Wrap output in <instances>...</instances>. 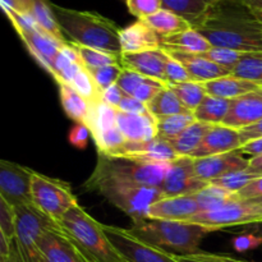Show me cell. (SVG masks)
Instances as JSON below:
<instances>
[{
	"label": "cell",
	"mask_w": 262,
	"mask_h": 262,
	"mask_svg": "<svg viewBox=\"0 0 262 262\" xmlns=\"http://www.w3.org/2000/svg\"><path fill=\"white\" fill-rule=\"evenodd\" d=\"M192 28L211 46L241 53L262 51V23L243 0H217Z\"/></svg>",
	"instance_id": "6da1fadb"
},
{
	"label": "cell",
	"mask_w": 262,
	"mask_h": 262,
	"mask_svg": "<svg viewBox=\"0 0 262 262\" xmlns=\"http://www.w3.org/2000/svg\"><path fill=\"white\" fill-rule=\"evenodd\" d=\"M171 164V163H170ZM169 163H145L135 159L107 156L99 154L97 164L90 178L84 182L83 189L99 192L109 186H147L160 188Z\"/></svg>",
	"instance_id": "7a4b0ae2"
},
{
	"label": "cell",
	"mask_w": 262,
	"mask_h": 262,
	"mask_svg": "<svg viewBox=\"0 0 262 262\" xmlns=\"http://www.w3.org/2000/svg\"><path fill=\"white\" fill-rule=\"evenodd\" d=\"M51 8L61 31L72 42L122 56V28L112 19L96 12L69 9L54 3Z\"/></svg>",
	"instance_id": "3957f363"
},
{
	"label": "cell",
	"mask_w": 262,
	"mask_h": 262,
	"mask_svg": "<svg viewBox=\"0 0 262 262\" xmlns=\"http://www.w3.org/2000/svg\"><path fill=\"white\" fill-rule=\"evenodd\" d=\"M130 232L140 239L174 255H192L199 252L202 239L211 229L189 222L143 219L132 222Z\"/></svg>",
	"instance_id": "277c9868"
},
{
	"label": "cell",
	"mask_w": 262,
	"mask_h": 262,
	"mask_svg": "<svg viewBox=\"0 0 262 262\" xmlns=\"http://www.w3.org/2000/svg\"><path fill=\"white\" fill-rule=\"evenodd\" d=\"M58 224L89 262L124 260L107 239L102 224L95 220L78 204L68 210Z\"/></svg>",
	"instance_id": "5b68a950"
},
{
	"label": "cell",
	"mask_w": 262,
	"mask_h": 262,
	"mask_svg": "<svg viewBox=\"0 0 262 262\" xmlns=\"http://www.w3.org/2000/svg\"><path fill=\"white\" fill-rule=\"evenodd\" d=\"M17 230L15 245L25 262H45L38 247V238L45 230L59 229L60 225L43 214L35 205L17 207Z\"/></svg>",
	"instance_id": "8992f818"
},
{
	"label": "cell",
	"mask_w": 262,
	"mask_h": 262,
	"mask_svg": "<svg viewBox=\"0 0 262 262\" xmlns=\"http://www.w3.org/2000/svg\"><path fill=\"white\" fill-rule=\"evenodd\" d=\"M32 201L40 211L56 223L68 210L78 204L72 187L67 182L36 171L32 177Z\"/></svg>",
	"instance_id": "52a82bcc"
},
{
	"label": "cell",
	"mask_w": 262,
	"mask_h": 262,
	"mask_svg": "<svg viewBox=\"0 0 262 262\" xmlns=\"http://www.w3.org/2000/svg\"><path fill=\"white\" fill-rule=\"evenodd\" d=\"M113 206L122 210L132 222L148 219V209L164 197L158 187L147 186H109L97 192Z\"/></svg>",
	"instance_id": "ba28073f"
},
{
	"label": "cell",
	"mask_w": 262,
	"mask_h": 262,
	"mask_svg": "<svg viewBox=\"0 0 262 262\" xmlns=\"http://www.w3.org/2000/svg\"><path fill=\"white\" fill-rule=\"evenodd\" d=\"M189 223L206 227L212 232L241 225L248 227L262 223V206L252 200H239L212 211L200 212Z\"/></svg>",
	"instance_id": "9c48e42d"
},
{
	"label": "cell",
	"mask_w": 262,
	"mask_h": 262,
	"mask_svg": "<svg viewBox=\"0 0 262 262\" xmlns=\"http://www.w3.org/2000/svg\"><path fill=\"white\" fill-rule=\"evenodd\" d=\"M104 232L117 252L128 262H179L174 253L136 237L129 229L105 225Z\"/></svg>",
	"instance_id": "30bf717a"
},
{
	"label": "cell",
	"mask_w": 262,
	"mask_h": 262,
	"mask_svg": "<svg viewBox=\"0 0 262 262\" xmlns=\"http://www.w3.org/2000/svg\"><path fill=\"white\" fill-rule=\"evenodd\" d=\"M33 173L27 166L7 160L0 161V199L14 209L33 205Z\"/></svg>",
	"instance_id": "8fae6325"
},
{
	"label": "cell",
	"mask_w": 262,
	"mask_h": 262,
	"mask_svg": "<svg viewBox=\"0 0 262 262\" xmlns=\"http://www.w3.org/2000/svg\"><path fill=\"white\" fill-rule=\"evenodd\" d=\"M209 184L196 176L193 158L179 156L170 164V169L166 173L160 189L164 197L188 196L199 193Z\"/></svg>",
	"instance_id": "7c38bea8"
},
{
	"label": "cell",
	"mask_w": 262,
	"mask_h": 262,
	"mask_svg": "<svg viewBox=\"0 0 262 262\" xmlns=\"http://www.w3.org/2000/svg\"><path fill=\"white\" fill-rule=\"evenodd\" d=\"M107 156L135 159L145 163H173L179 158L168 140L156 137L146 142H127Z\"/></svg>",
	"instance_id": "4fadbf2b"
},
{
	"label": "cell",
	"mask_w": 262,
	"mask_h": 262,
	"mask_svg": "<svg viewBox=\"0 0 262 262\" xmlns=\"http://www.w3.org/2000/svg\"><path fill=\"white\" fill-rule=\"evenodd\" d=\"M248 165H250V159L246 158L241 150L209 156V158L194 159L196 176L207 183H211L215 179L232 171L245 170Z\"/></svg>",
	"instance_id": "5bb4252c"
},
{
	"label": "cell",
	"mask_w": 262,
	"mask_h": 262,
	"mask_svg": "<svg viewBox=\"0 0 262 262\" xmlns=\"http://www.w3.org/2000/svg\"><path fill=\"white\" fill-rule=\"evenodd\" d=\"M45 262H89L71 238L59 229H48L38 238Z\"/></svg>",
	"instance_id": "9a60e30c"
},
{
	"label": "cell",
	"mask_w": 262,
	"mask_h": 262,
	"mask_svg": "<svg viewBox=\"0 0 262 262\" xmlns=\"http://www.w3.org/2000/svg\"><path fill=\"white\" fill-rule=\"evenodd\" d=\"M201 212L194 194L163 197L148 209V219L169 222H189Z\"/></svg>",
	"instance_id": "2e32d148"
},
{
	"label": "cell",
	"mask_w": 262,
	"mask_h": 262,
	"mask_svg": "<svg viewBox=\"0 0 262 262\" xmlns=\"http://www.w3.org/2000/svg\"><path fill=\"white\" fill-rule=\"evenodd\" d=\"M242 147L239 130L224 124L212 125L191 158L201 159L232 152Z\"/></svg>",
	"instance_id": "e0dca14e"
},
{
	"label": "cell",
	"mask_w": 262,
	"mask_h": 262,
	"mask_svg": "<svg viewBox=\"0 0 262 262\" xmlns=\"http://www.w3.org/2000/svg\"><path fill=\"white\" fill-rule=\"evenodd\" d=\"M262 119V92H250L230 100V107L223 124L234 129H243Z\"/></svg>",
	"instance_id": "ac0fdd59"
},
{
	"label": "cell",
	"mask_w": 262,
	"mask_h": 262,
	"mask_svg": "<svg viewBox=\"0 0 262 262\" xmlns=\"http://www.w3.org/2000/svg\"><path fill=\"white\" fill-rule=\"evenodd\" d=\"M17 33L19 35L20 40L23 41V43L27 48L28 53L32 55V58L40 64V67H42L46 72H49L51 76L54 59L56 58L60 49L66 43H61L56 41L55 38L50 37L41 28L19 31Z\"/></svg>",
	"instance_id": "d6986e66"
},
{
	"label": "cell",
	"mask_w": 262,
	"mask_h": 262,
	"mask_svg": "<svg viewBox=\"0 0 262 262\" xmlns=\"http://www.w3.org/2000/svg\"><path fill=\"white\" fill-rule=\"evenodd\" d=\"M166 58H168V54L164 49H156V50L140 51V53L122 54L120 63L123 68L130 69L142 76L159 79L166 83Z\"/></svg>",
	"instance_id": "ffe728a7"
},
{
	"label": "cell",
	"mask_w": 262,
	"mask_h": 262,
	"mask_svg": "<svg viewBox=\"0 0 262 262\" xmlns=\"http://www.w3.org/2000/svg\"><path fill=\"white\" fill-rule=\"evenodd\" d=\"M165 51L171 58L178 60L186 68V71L191 76L192 81L194 82L205 83V82L214 81V79L232 74L230 69H227L224 67H220L217 64L212 63L211 60L202 56V54H187L173 50Z\"/></svg>",
	"instance_id": "44dd1931"
},
{
	"label": "cell",
	"mask_w": 262,
	"mask_h": 262,
	"mask_svg": "<svg viewBox=\"0 0 262 262\" xmlns=\"http://www.w3.org/2000/svg\"><path fill=\"white\" fill-rule=\"evenodd\" d=\"M117 124L129 142H146L158 137V119L151 113L129 114L118 110Z\"/></svg>",
	"instance_id": "7402d4cb"
},
{
	"label": "cell",
	"mask_w": 262,
	"mask_h": 262,
	"mask_svg": "<svg viewBox=\"0 0 262 262\" xmlns=\"http://www.w3.org/2000/svg\"><path fill=\"white\" fill-rule=\"evenodd\" d=\"M122 54L161 49L160 36L146 22L138 19L120 31Z\"/></svg>",
	"instance_id": "603a6c76"
},
{
	"label": "cell",
	"mask_w": 262,
	"mask_h": 262,
	"mask_svg": "<svg viewBox=\"0 0 262 262\" xmlns=\"http://www.w3.org/2000/svg\"><path fill=\"white\" fill-rule=\"evenodd\" d=\"M161 49L164 50L181 51L187 54H204L212 48L211 43L194 28L174 33L169 36H160Z\"/></svg>",
	"instance_id": "cb8c5ba5"
},
{
	"label": "cell",
	"mask_w": 262,
	"mask_h": 262,
	"mask_svg": "<svg viewBox=\"0 0 262 262\" xmlns=\"http://www.w3.org/2000/svg\"><path fill=\"white\" fill-rule=\"evenodd\" d=\"M202 84H204L207 95L222 97V99L227 100H234L237 97L243 96V95L250 94V92L253 91H258L261 89L258 84L246 81V79L235 77L233 74L214 79V81L205 82Z\"/></svg>",
	"instance_id": "d4e9b609"
},
{
	"label": "cell",
	"mask_w": 262,
	"mask_h": 262,
	"mask_svg": "<svg viewBox=\"0 0 262 262\" xmlns=\"http://www.w3.org/2000/svg\"><path fill=\"white\" fill-rule=\"evenodd\" d=\"M59 94H60L61 106L66 114L77 122V124H83L86 127L94 102L84 99L76 90L66 83H59Z\"/></svg>",
	"instance_id": "484cf974"
},
{
	"label": "cell",
	"mask_w": 262,
	"mask_h": 262,
	"mask_svg": "<svg viewBox=\"0 0 262 262\" xmlns=\"http://www.w3.org/2000/svg\"><path fill=\"white\" fill-rule=\"evenodd\" d=\"M31 15L35 18L38 27L43 32L48 33L50 37L55 38L56 41L61 43L68 42V40H66V36H64L58 20H56L53 8H51V3L49 0H33Z\"/></svg>",
	"instance_id": "4316f807"
},
{
	"label": "cell",
	"mask_w": 262,
	"mask_h": 262,
	"mask_svg": "<svg viewBox=\"0 0 262 262\" xmlns=\"http://www.w3.org/2000/svg\"><path fill=\"white\" fill-rule=\"evenodd\" d=\"M142 20L147 23L159 36L174 35V33L183 32L192 28V26L184 18L164 8Z\"/></svg>",
	"instance_id": "83f0119b"
},
{
	"label": "cell",
	"mask_w": 262,
	"mask_h": 262,
	"mask_svg": "<svg viewBox=\"0 0 262 262\" xmlns=\"http://www.w3.org/2000/svg\"><path fill=\"white\" fill-rule=\"evenodd\" d=\"M211 124L204 122H194L178 137L169 141L179 156H192L196 148L201 145L202 140L211 128Z\"/></svg>",
	"instance_id": "f1b7e54d"
},
{
	"label": "cell",
	"mask_w": 262,
	"mask_h": 262,
	"mask_svg": "<svg viewBox=\"0 0 262 262\" xmlns=\"http://www.w3.org/2000/svg\"><path fill=\"white\" fill-rule=\"evenodd\" d=\"M148 112L158 119V118L170 117V115L184 114V113H193L187 109L181 100L178 99L170 87L161 90L152 100L147 104Z\"/></svg>",
	"instance_id": "f546056e"
},
{
	"label": "cell",
	"mask_w": 262,
	"mask_h": 262,
	"mask_svg": "<svg viewBox=\"0 0 262 262\" xmlns=\"http://www.w3.org/2000/svg\"><path fill=\"white\" fill-rule=\"evenodd\" d=\"M229 107L230 100L207 95L204 101L200 104V106L194 110L193 114L196 117L197 122L217 125L223 124L228 112H229Z\"/></svg>",
	"instance_id": "4dcf8cb0"
},
{
	"label": "cell",
	"mask_w": 262,
	"mask_h": 262,
	"mask_svg": "<svg viewBox=\"0 0 262 262\" xmlns=\"http://www.w3.org/2000/svg\"><path fill=\"white\" fill-rule=\"evenodd\" d=\"M118 109L105 104L102 101L94 102L91 110V115L87 122L86 127L90 130L92 138L96 137L100 133L109 130L112 128L118 127L117 124Z\"/></svg>",
	"instance_id": "1f68e13d"
},
{
	"label": "cell",
	"mask_w": 262,
	"mask_h": 262,
	"mask_svg": "<svg viewBox=\"0 0 262 262\" xmlns=\"http://www.w3.org/2000/svg\"><path fill=\"white\" fill-rule=\"evenodd\" d=\"M164 9L184 18L193 27L209 10L210 3L206 0H161Z\"/></svg>",
	"instance_id": "d6a6232c"
},
{
	"label": "cell",
	"mask_w": 262,
	"mask_h": 262,
	"mask_svg": "<svg viewBox=\"0 0 262 262\" xmlns=\"http://www.w3.org/2000/svg\"><path fill=\"white\" fill-rule=\"evenodd\" d=\"M194 197L199 202L201 212L212 211V210L220 209V207L225 206L230 202L239 201L241 200L238 193H233V192L220 188V187L214 186V184H209L206 188L194 194Z\"/></svg>",
	"instance_id": "836d02e7"
},
{
	"label": "cell",
	"mask_w": 262,
	"mask_h": 262,
	"mask_svg": "<svg viewBox=\"0 0 262 262\" xmlns=\"http://www.w3.org/2000/svg\"><path fill=\"white\" fill-rule=\"evenodd\" d=\"M232 74L262 87V51L242 53Z\"/></svg>",
	"instance_id": "e575fe53"
},
{
	"label": "cell",
	"mask_w": 262,
	"mask_h": 262,
	"mask_svg": "<svg viewBox=\"0 0 262 262\" xmlns=\"http://www.w3.org/2000/svg\"><path fill=\"white\" fill-rule=\"evenodd\" d=\"M194 122H197V119L193 113L158 118V136L164 140L171 141L178 137Z\"/></svg>",
	"instance_id": "d590c367"
},
{
	"label": "cell",
	"mask_w": 262,
	"mask_h": 262,
	"mask_svg": "<svg viewBox=\"0 0 262 262\" xmlns=\"http://www.w3.org/2000/svg\"><path fill=\"white\" fill-rule=\"evenodd\" d=\"M173 90L174 94L178 96L182 104L191 112H194L197 107L200 106L205 97L207 96V92L205 90L204 84L200 82L188 81L183 82V83L174 84V86H169Z\"/></svg>",
	"instance_id": "8d00e7d4"
},
{
	"label": "cell",
	"mask_w": 262,
	"mask_h": 262,
	"mask_svg": "<svg viewBox=\"0 0 262 262\" xmlns=\"http://www.w3.org/2000/svg\"><path fill=\"white\" fill-rule=\"evenodd\" d=\"M72 45L74 46L79 59H81V61L87 69H96L105 66H110V64L120 63V59H122V56L114 55V54L106 53V51L97 50V49L86 48V46L78 45V43L74 42H72Z\"/></svg>",
	"instance_id": "74e56055"
},
{
	"label": "cell",
	"mask_w": 262,
	"mask_h": 262,
	"mask_svg": "<svg viewBox=\"0 0 262 262\" xmlns=\"http://www.w3.org/2000/svg\"><path fill=\"white\" fill-rule=\"evenodd\" d=\"M69 86L73 90H76L81 96H83L84 99H87L89 101H101V100H100V97H101V91H100V89L97 87V84L95 83L94 78H92L89 69L84 66H82L81 68L77 71V73L74 74L72 81L69 82Z\"/></svg>",
	"instance_id": "f35d334b"
},
{
	"label": "cell",
	"mask_w": 262,
	"mask_h": 262,
	"mask_svg": "<svg viewBox=\"0 0 262 262\" xmlns=\"http://www.w3.org/2000/svg\"><path fill=\"white\" fill-rule=\"evenodd\" d=\"M258 177L261 176L252 173L248 169H245V170L232 171V173L225 174V176L212 181L210 184H214V186L227 189V191L233 192V193H238L241 189L245 188L247 184H250L253 179L258 178Z\"/></svg>",
	"instance_id": "ab89813d"
},
{
	"label": "cell",
	"mask_w": 262,
	"mask_h": 262,
	"mask_svg": "<svg viewBox=\"0 0 262 262\" xmlns=\"http://www.w3.org/2000/svg\"><path fill=\"white\" fill-rule=\"evenodd\" d=\"M122 71L123 66L120 63L110 64V66H105L96 69H89L92 78H94L95 83L97 84V87H99L101 92L104 91V90H106L107 87L117 83Z\"/></svg>",
	"instance_id": "60d3db41"
},
{
	"label": "cell",
	"mask_w": 262,
	"mask_h": 262,
	"mask_svg": "<svg viewBox=\"0 0 262 262\" xmlns=\"http://www.w3.org/2000/svg\"><path fill=\"white\" fill-rule=\"evenodd\" d=\"M241 55H242L241 51L225 48H216V46H212L209 51L202 54V56L211 60L212 63L217 64L220 67H224L227 69H230V71H233V68L237 66Z\"/></svg>",
	"instance_id": "b9f144b4"
},
{
	"label": "cell",
	"mask_w": 262,
	"mask_h": 262,
	"mask_svg": "<svg viewBox=\"0 0 262 262\" xmlns=\"http://www.w3.org/2000/svg\"><path fill=\"white\" fill-rule=\"evenodd\" d=\"M17 230V214L15 209L7 201L0 199V233L9 239L15 238Z\"/></svg>",
	"instance_id": "7bdbcfd3"
},
{
	"label": "cell",
	"mask_w": 262,
	"mask_h": 262,
	"mask_svg": "<svg viewBox=\"0 0 262 262\" xmlns=\"http://www.w3.org/2000/svg\"><path fill=\"white\" fill-rule=\"evenodd\" d=\"M130 14L142 20L163 9L161 0H125Z\"/></svg>",
	"instance_id": "ee69618b"
},
{
	"label": "cell",
	"mask_w": 262,
	"mask_h": 262,
	"mask_svg": "<svg viewBox=\"0 0 262 262\" xmlns=\"http://www.w3.org/2000/svg\"><path fill=\"white\" fill-rule=\"evenodd\" d=\"M165 77H166V84H168V86H174V84H179V83H183V82L192 81L191 76H189L188 72L186 71V68H184L178 60L171 58L169 54H168V58H166V64H165Z\"/></svg>",
	"instance_id": "f6af8a7d"
},
{
	"label": "cell",
	"mask_w": 262,
	"mask_h": 262,
	"mask_svg": "<svg viewBox=\"0 0 262 262\" xmlns=\"http://www.w3.org/2000/svg\"><path fill=\"white\" fill-rule=\"evenodd\" d=\"M233 248H234L237 252L243 253L247 252V251L256 250V248L261 247L262 246V238L258 235L253 234V233L246 232L243 230L242 233H239L238 235H235L232 239Z\"/></svg>",
	"instance_id": "bcb514c9"
},
{
	"label": "cell",
	"mask_w": 262,
	"mask_h": 262,
	"mask_svg": "<svg viewBox=\"0 0 262 262\" xmlns=\"http://www.w3.org/2000/svg\"><path fill=\"white\" fill-rule=\"evenodd\" d=\"M179 262H241L238 258L228 255H217V253H209L204 251H199L192 255H176Z\"/></svg>",
	"instance_id": "7dc6e473"
},
{
	"label": "cell",
	"mask_w": 262,
	"mask_h": 262,
	"mask_svg": "<svg viewBox=\"0 0 262 262\" xmlns=\"http://www.w3.org/2000/svg\"><path fill=\"white\" fill-rule=\"evenodd\" d=\"M118 110L123 113H129V114H147V113H150L147 104L140 101L133 96H128V95L123 97Z\"/></svg>",
	"instance_id": "c3c4849f"
},
{
	"label": "cell",
	"mask_w": 262,
	"mask_h": 262,
	"mask_svg": "<svg viewBox=\"0 0 262 262\" xmlns=\"http://www.w3.org/2000/svg\"><path fill=\"white\" fill-rule=\"evenodd\" d=\"M124 96L125 94L123 92V90L115 83L113 84V86L107 87L106 90H104V91L101 92V97H100V100H101L102 102H105V104L118 109Z\"/></svg>",
	"instance_id": "681fc988"
},
{
	"label": "cell",
	"mask_w": 262,
	"mask_h": 262,
	"mask_svg": "<svg viewBox=\"0 0 262 262\" xmlns=\"http://www.w3.org/2000/svg\"><path fill=\"white\" fill-rule=\"evenodd\" d=\"M90 130L83 124H77L69 133V142L78 148H84L89 141Z\"/></svg>",
	"instance_id": "f907efd6"
},
{
	"label": "cell",
	"mask_w": 262,
	"mask_h": 262,
	"mask_svg": "<svg viewBox=\"0 0 262 262\" xmlns=\"http://www.w3.org/2000/svg\"><path fill=\"white\" fill-rule=\"evenodd\" d=\"M241 200H255L262 197V176L253 179L250 184L238 192Z\"/></svg>",
	"instance_id": "816d5d0a"
},
{
	"label": "cell",
	"mask_w": 262,
	"mask_h": 262,
	"mask_svg": "<svg viewBox=\"0 0 262 262\" xmlns=\"http://www.w3.org/2000/svg\"><path fill=\"white\" fill-rule=\"evenodd\" d=\"M239 135H241V142H242V146L245 145V143L251 142V141L261 138L262 137V119L260 122L250 125V127L241 129Z\"/></svg>",
	"instance_id": "f5cc1de1"
},
{
	"label": "cell",
	"mask_w": 262,
	"mask_h": 262,
	"mask_svg": "<svg viewBox=\"0 0 262 262\" xmlns=\"http://www.w3.org/2000/svg\"><path fill=\"white\" fill-rule=\"evenodd\" d=\"M245 155L251 156V158H256V156L262 155V137L253 140L251 142L245 143L242 147L239 148Z\"/></svg>",
	"instance_id": "db71d44e"
},
{
	"label": "cell",
	"mask_w": 262,
	"mask_h": 262,
	"mask_svg": "<svg viewBox=\"0 0 262 262\" xmlns=\"http://www.w3.org/2000/svg\"><path fill=\"white\" fill-rule=\"evenodd\" d=\"M252 14L262 23V0H243Z\"/></svg>",
	"instance_id": "11a10c76"
},
{
	"label": "cell",
	"mask_w": 262,
	"mask_h": 262,
	"mask_svg": "<svg viewBox=\"0 0 262 262\" xmlns=\"http://www.w3.org/2000/svg\"><path fill=\"white\" fill-rule=\"evenodd\" d=\"M0 262H25L23 261L22 256H20L19 250H18L15 241L13 239L12 247H10V253L8 257H0Z\"/></svg>",
	"instance_id": "9f6ffc18"
},
{
	"label": "cell",
	"mask_w": 262,
	"mask_h": 262,
	"mask_svg": "<svg viewBox=\"0 0 262 262\" xmlns=\"http://www.w3.org/2000/svg\"><path fill=\"white\" fill-rule=\"evenodd\" d=\"M247 169L252 173L262 176V155L256 156V158H250V165H248Z\"/></svg>",
	"instance_id": "6f0895ef"
},
{
	"label": "cell",
	"mask_w": 262,
	"mask_h": 262,
	"mask_svg": "<svg viewBox=\"0 0 262 262\" xmlns=\"http://www.w3.org/2000/svg\"><path fill=\"white\" fill-rule=\"evenodd\" d=\"M19 5V9L22 13H31V9H32L33 0H15Z\"/></svg>",
	"instance_id": "680465c9"
},
{
	"label": "cell",
	"mask_w": 262,
	"mask_h": 262,
	"mask_svg": "<svg viewBox=\"0 0 262 262\" xmlns=\"http://www.w3.org/2000/svg\"><path fill=\"white\" fill-rule=\"evenodd\" d=\"M246 232L253 233V234L258 235V237L262 238V223H258V224H252L246 227Z\"/></svg>",
	"instance_id": "91938a15"
},
{
	"label": "cell",
	"mask_w": 262,
	"mask_h": 262,
	"mask_svg": "<svg viewBox=\"0 0 262 262\" xmlns=\"http://www.w3.org/2000/svg\"><path fill=\"white\" fill-rule=\"evenodd\" d=\"M252 201H255L256 204L261 205V206H262V197H258V199H255V200H252Z\"/></svg>",
	"instance_id": "94428289"
},
{
	"label": "cell",
	"mask_w": 262,
	"mask_h": 262,
	"mask_svg": "<svg viewBox=\"0 0 262 262\" xmlns=\"http://www.w3.org/2000/svg\"><path fill=\"white\" fill-rule=\"evenodd\" d=\"M206 2H209L210 4H214V3H216L217 0H206Z\"/></svg>",
	"instance_id": "6125c7cd"
},
{
	"label": "cell",
	"mask_w": 262,
	"mask_h": 262,
	"mask_svg": "<svg viewBox=\"0 0 262 262\" xmlns=\"http://www.w3.org/2000/svg\"><path fill=\"white\" fill-rule=\"evenodd\" d=\"M241 262H253V261H245V260H241Z\"/></svg>",
	"instance_id": "be15d7a7"
},
{
	"label": "cell",
	"mask_w": 262,
	"mask_h": 262,
	"mask_svg": "<svg viewBox=\"0 0 262 262\" xmlns=\"http://www.w3.org/2000/svg\"><path fill=\"white\" fill-rule=\"evenodd\" d=\"M120 262H128V261H125V260H123V261H120Z\"/></svg>",
	"instance_id": "e7e4bbea"
},
{
	"label": "cell",
	"mask_w": 262,
	"mask_h": 262,
	"mask_svg": "<svg viewBox=\"0 0 262 262\" xmlns=\"http://www.w3.org/2000/svg\"><path fill=\"white\" fill-rule=\"evenodd\" d=\"M260 91H261V92H262V87H261V89H260Z\"/></svg>",
	"instance_id": "03108f58"
}]
</instances>
